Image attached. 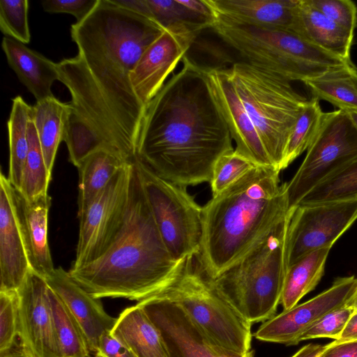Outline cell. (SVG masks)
<instances>
[{
	"mask_svg": "<svg viewBox=\"0 0 357 357\" xmlns=\"http://www.w3.org/2000/svg\"><path fill=\"white\" fill-rule=\"evenodd\" d=\"M164 31L154 20L111 0H98L71 26L78 53L56 63V68L71 96L63 141L75 167L100 149L127 164L136 160L146 107L133 91L130 73Z\"/></svg>",
	"mask_w": 357,
	"mask_h": 357,
	"instance_id": "obj_1",
	"label": "cell"
},
{
	"mask_svg": "<svg viewBox=\"0 0 357 357\" xmlns=\"http://www.w3.org/2000/svg\"><path fill=\"white\" fill-rule=\"evenodd\" d=\"M148 105L136 160L178 185L210 182L217 160L234 150L206 69L187 56Z\"/></svg>",
	"mask_w": 357,
	"mask_h": 357,
	"instance_id": "obj_2",
	"label": "cell"
},
{
	"mask_svg": "<svg viewBox=\"0 0 357 357\" xmlns=\"http://www.w3.org/2000/svg\"><path fill=\"white\" fill-rule=\"evenodd\" d=\"M186 261L176 260L166 248L134 163L120 231L102 256L68 273L96 298H123L138 303L171 286Z\"/></svg>",
	"mask_w": 357,
	"mask_h": 357,
	"instance_id": "obj_3",
	"label": "cell"
},
{
	"mask_svg": "<svg viewBox=\"0 0 357 357\" xmlns=\"http://www.w3.org/2000/svg\"><path fill=\"white\" fill-rule=\"evenodd\" d=\"M280 171L257 166L202 207L195 258L213 280L245 256L286 215L288 201Z\"/></svg>",
	"mask_w": 357,
	"mask_h": 357,
	"instance_id": "obj_4",
	"label": "cell"
},
{
	"mask_svg": "<svg viewBox=\"0 0 357 357\" xmlns=\"http://www.w3.org/2000/svg\"><path fill=\"white\" fill-rule=\"evenodd\" d=\"M215 16L211 29L245 62L291 82L357 72L351 60L328 53L291 31L238 24Z\"/></svg>",
	"mask_w": 357,
	"mask_h": 357,
	"instance_id": "obj_5",
	"label": "cell"
},
{
	"mask_svg": "<svg viewBox=\"0 0 357 357\" xmlns=\"http://www.w3.org/2000/svg\"><path fill=\"white\" fill-rule=\"evenodd\" d=\"M293 210L245 256L213 280L217 291L248 322L266 321L281 302L288 268L287 243Z\"/></svg>",
	"mask_w": 357,
	"mask_h": 357,
	"instance_id": "obj_6",
	"label": "cell"
},
{
	"mask_svg": "<svg viewBox=\"0 0 357 357\" xmlns=\"http://www.w3.org/2000/svg\"><path fill=\"white\" fill-rule=\"evenodd\" d=\"M229 69L273 166L280 172L289 135L307 100L291 82L245 61Z\"/></svg>",
	"mask_w": 357,
	"mask_h": 357,
	"instance_id": "obj_7",
	"label": "cell"
},
{
	"mask_svg": "<svg viewBox=\"0 0 357 357\" xmlns=\"http://www.w3.org/2000/svg\"><path fill=\"white\" fill-rule=\"evenodd\" d=\"M194 257L186 261L176 280L157 295L178 304L221 346L241 354L250 351L251 324L217 291L199 264L194 266Z\"/></svg>",
	"mask_w": 357,
	"mask_h": 357,
	"instance_id": "obj_8",
	"label": "cell"
},
{
	"mask_svg": "<svg viewBox=\"0 0 357 357\" xmlns=\"http://www.w3.org/2000/svg\"><path fill=\"white\" fill-rule=\"evenodd\" d=\"M143 189L161 238L178 261L197 256L202 238V207L187 191L135 160Z\"/></svg>",
	"mask_w": 357,
	"mask_h": 357,
	"instance_id": "obj_9",
	"label": "cell"
},
{
	"mask_svg": "<svg viewBox=\"0 0 357 357\" xmlns=\"http://www.w3.org/2000/svg\"><path fill=\"white\" fill-rule=\"evenodd\" d=\"M357 158V129L341 109L324 112L306 155L286 185L288 211L328 176Z\"/></svg>",
	"mask_w": 357,
	"mask_h": 357,
	"instance_id": "obj_10",
	"label": "cell"
},
{
	"mask_svg": "<svg viewBox=\"0 0 357 357\" xmlns=\"http://www.w3.org/2000/svg\"><path fill=\"white\" fill-rule=\"evenodd\" d=\"M133 164L114 176L79 218L75 259L70 269L84 266L102 256L120 231L130 193Z\"/></svg>",
	"mask_w": 357,
	"mask_h": 357,
	"instance_id": "obj_11",
	"label": "cell"
},
{
	"mask_svg": "<svg viewBox=\"0 0 357 357\" xmlns=\"http://www.w3.org/2000/svg\"><path fill=\"white\" fill-rule=\"evenodd\" d=\"M356 220L357 200L297 206L288 229V267L314 250L332 247Z\"/></svg>",
	"mask_w": 357,
	"mask_h": 357,
	"instance_id": "obj_12",
	"label": "cell"
},
{
	"mask_svg": "<svg viewBox=\"0 0 357 357\" xmlns=\"http://www.w3.org/2000/svg\"><path fill=\"white\" fill-rule=\"evenodd\" d=\"M137 304L160 331L169 357H253L238 353L211 338L176 302L155 295Z\"/></svg>",
	"mask_w": 357,
	"mask_h": 357,
	"instance_id": "obj_13",
	"label": "cell"
},
{
	"mask_svg": "<svg viewBox=\"0 0 357 357\" xmlns=\"http://www.w3.org/2000/svg\"><path fill=\"white\" fill-rule=\"evenodd\" d=\"M17 294L21 349L30 357H62L45 278L31 269Z\"/></svg>",
	"mask_w": 357,
	"mask_h": 357,
	"instance_id": "obj_14",
	"label": "cell"
},
{
	"mask_svg": "<svg viewBox=\"0 0 357 357\" xmlns=\"http://www.w3.org/2000/svg\"><path fill=\"white\" fill-rule=\"evenodd\" d=\"M356 284L354 275L337 278L326 291L264 321L255 333V338L287 346L298 344L310 327L347 303Z\"/></svg>",
	"mask_w": 357,
	"mask_h": 357,
	"instance_id": "obj_15",
	"label": "cell"
},
{
	"mask_svg": "<svg viewBox=\"0 0 357 357\" xmlns=\"http://www.w3.org/2000/svg\"><path fill=\"white\" fill-rule=\"evenodd\" d=\"M206 69L213 96L236 144L235 151L257 166L275 168L237 93L229 69Z\"/></svg>",
	"mask_w": 357,
	"mask_h": 357,
	"instance_id": "obj_16",
	"label": "cell"
},
{
	"mask_svg": "<svg viewBox=\"0 0 357 357\" xmlns=\"http://www.w3.org/2000/svg\"><path fill=\"white\" fill-rule=\"evenodd\" d=\"M190 45L165 30L142 54L130 73V81L135 95L145 107L160 91Z\"/></svg>",
	"mask_w": 357,
	"mask_h": 357,
	"instance_id": "obj_17",
	"label": "cell"
},
{
	"mask_svg": "<svg viewBox=\"0 0 357 357\" xmlns=\"http://www.w3.org/2000/svg\"><path fill=\"white\" fill-rule=\"evenodd\" d=\"M31 267L13 200V187L0 175V291H18Z\"/></svg>",
	"mask_w": 357,
	"mask_h": 357,
	"instance_id": "obj_18",
	"label": "cell"
},
{
	"mask_svg": "<svg viewBox=\"0 0 357 357\" xmlns=\"http://www.w3.org/2000/svg\"><path fill=\"white\" fill-rule=\"evenodd\" d=\"M214 15L257 27L291 31L303 37L301 0H205Z\"/></svg>",
	"mask_w": 357,
	"mask_h": 357,
	"instance_id": "obj_19",
	"label": "cell"
},
{
	"mask_svg": "<svg viewBox=\"0 0 357 357\" xmlns=\"http://www.w3.org/2000/svg\"><path fill=\"white\" fill-rule=\"evenodd\" d=\"M45 280L79 323L94 356L100 337L111 332L116 318L108 314L100 299L92 296L62 267L55 268Z\"/></svg>",
	"mask_w": 357,
	"mask_h": 357,
	"instance_id": "obj_20",
	"label": "cell"
},
{
	"mask_svg": "<svg viewBox=\"0 0 357 357\" xmlns=\"http://www.w3.org/2000/svg\"><path fill=\"white\" fill-rule=\"evenodd\" d=\"M13 200L31 269L45 278L55 268L47 240L51 197L47 194L27 200L13 188Z\"/></svg>",
	"mask_w": 357,
	"mask_h": 357,
	"instance_id": "obj_21",
	"label": "cell"
},
{
	"mask_svg": "<svg viewBox=\"0 0 357 357\" xmlns=\"http://www.w3.org/2000/svg\"><path fill=\"white\" fill-rule=\"evenodd\" d=\"M1 47L10 67L37 101L54 96L51 87L59 80L56 63L9 37L3 38Z\"/></svg>",
	"mask_w": 357,
	"mask_h": 357,
	"instance_id": "obj_22",
	"label": "cell"
},
{
	"mask_svg": "<svg viewBox=\"0 0 357 357\" xmlns=\"http://www.w3.org/2000/svg\"><path fill=\"white\" fill-rule=\"evenodd\" d=\"M110 333L136 357H169L160 331L137 303L120 313Z\"/></svg>",
	"mask_w": 357,
	"mask_h": 357,
	"instance_id": "obj_23",
	"label": "cell"
},
{
	"mask_svg": "<svg viewBox=\"0 0 357 357\" xmlns=\"http://www.w3.org/2000/svg\"><path fill=\"white\" fill-rule=\"evenodd\" d=\"M300 17L305 39L328 53L351 61L354 34L328 19L310 0H301Z\"/></svg>",
	"mask_w": 357,
	"mask_h": 357,
	"instance_id": "obj_24",
	"label": "cell"
},
{
	"mask_svg": "<svg viewBox=\"0 0 357 357\" xmlns=\"http://www.w3.org/2000/svg\"><path fill=\"white\" fill-rule=\"evenodd\" d=\"M68 112V103L54 96L36 101L32 106V119L51 175L58 147L63 141Z\"/></svg>",
	"mask_w": 357,
	"mask_h": 357,
	"instance_id": "obj_25",
	"label": "cell"
},
{
	"mask_svg": "<svg viewBox=\"0 0 357 357\" xmlns=\"http://www.w3.org/2000/svg\"><path fill=\"white\" fill-rule=\"evenodd\" d=\"M127 163L112 153L100 149L86 156L79 172L78 217L105 188L117 172Z\"/></svg>",
	"mask_w": 357,
	"mask_h": 357,
	"instance_id": "obj_26",
	"label": "cell"
},
{
	"mask_svg": "<svg viewBox=\"0 0 357 357\" xmlns=\"http://www.w3.org/2000/svg\"><path fill=\"white\" fill-rule=\"evenodd\" d=\"M331 246L314 250L288 267L281 302L283 310L295 305L313 290L324 273L325 264Z\"/></svg>",
	"mask_w": 357,
	"mask_h": 357,
	"instance_id": "obj_27",
	"label": "cell"
},
{
	"mask_svg": "<svg viewBox=\"0 0 357 357\" xmlns=\"http://www.w3.org/2000/svg\"><path fill=\"white\" fill-rule=\"evenodd\" d=\"M146 1L153 20L190 45L204 29L211 28L215 21L192 13L178 0Z\"/></svg>",
	"mask_w": 357,
	"mask_h": 357,
	"instance_id": "obj_28",
	"label": "cell"
},
{
	"mask_svg": "<svg viewBox=\"0 0 357 357\" xmlns=\"http://www.w3.org/2000/svg\"><path fill=\"white\" fill-rule=\"evenodd\" d=\"M32 106L21 96L13 99L8 121L9 141V169L8 179L17 190L21 189L23 169L29 151L28 128Z\"/></svg>",
	"mask_w": 357,
	"mask_h": 357,
	"instance_id": "obj_29",
	"label": "cell"
},
{
	"mask_svg": "<svg viewBox=\"0 0 357 357\" xmlns=\"http://www.w3.org/2000/svg\"><path fill=\"white\" fill-rule=\"evenodd\" d=\"M49 296L61 356H91L86 337L76 319L50 287Z\"/></svg>",
	"mask_w": 357,
	"mask_h": 357,
	"instance_id": "obj_30",
	"label": "cell"
},
{
	"mask_svg": "<svg viewBox=\"0 0 357 357\" xmlns=\"http://www.w3.org/2000/svg\"><path fill=\"white\" fill-rule=\"evenodd\" d=\"M29 151L20 190L27 200H33L47 194L52 175L49 173L38 139L32 114L28 128Z\"/></svg>",
	"mask_w": 357,
	"mask_h": 357,
	"instance_id": "obj_31",
	"label": "cell"
},
{
	"mask_svg": "<svg viewBox=\"0 0 357 357\" xmlns=\"http://www.w3.org/2000/svg\"><path fill=\"white\" fill-rule=\"evenodd\" d=\"M319 99L307 100L289 135L281 170L287 168L296 158L307 150L321 126L324 113Z\"/></svg>",
	"mask_w": 357,
	"mask_h": 357,
	"instance_id": "obj_32",
	"label": "cell"
},
{
	"mask_svg": "<svg viewBox=\"0 0 357 357\" xmlns=\"http://www.w3.org/2000/svg\"><path fill=\"white\" fill-rule=\"evenodd\" d=\"M357 200V158L312 190L300 204Z\"/></svg>",
	"mask_w": 357,
	"mask_h": 357,
	"instance_id": "obj_33",
	"label": "cell"
},
{
	"mask_svg": "<svg viewBox=\"0 0 357 357\" xmlns=\"http://www.w3.org/2000/svg\"><path fill=\"white\" fill-rule=\"evenodd\" d=\"M314 97L342 111L357 110V75L344 74L305 81Z\"/></svg>",
	"mask_w": 357,
	"mask_h": 357,
	"instance_id": "obj_34",
	"label": "cell"
},
{
	"mask_svg": "<svg viewBox=\"0 0 357 357\" xmlns=\"http://www.w3.org/2000/svg\"><path fill=\"white\" fill-rule=\"evenodd\" d=\"M255 167L235 150L222 155L215 164L210 181L213 196L226 190Z\"/></svg>",
	"mask_w": 357,
	"mask_h": 357,
	"instance_id": "obj_35",
	"label": "cell"
},
{
	"mask_svg": "<svg viewBox=\"0 0 357 357\" xmlns=\"http://www.w3.org/2000/svg\"><path fill=\"white\" fill-rule=\"evenodd\" d=\"M27 0L0 1V29L6 37L28 44L31 34L28 24Z\"/></svg>",
	"mask_w": 357,
	"mask_h": 357,
	"instance_id": "obj_36",
	"label": "cell"
},
{
	"mask_svg": "<svg viewBox=\"0 0 357 357\" xmlns=\"http://www.w3.org/2000/svg\"><path fill=\"white\" fill-rule=\"evenodd\" d=\"M18 333L17 291H0V356L13 349Z\"/></svg>",
	"mask_w": 357,
	"mask_h": 357,
	"instance_id": "obj_37",
	"label": "cell"
},
{
	"mask_svg": "<svg viewBox=\"0 0 357 357\" xmlns=\"http://www.w3.org/2000/svg\"><path fill=\"white\" fill-rule=\"evenodd\" d=\"M355 311L351 307L345 305L331 311L310 327L302 335L300 342L319 337L337 340Z\"/></svg>",
	"mask_w": 357,
	"mask_h": 357,
	"instance_id": "obj_38",
	"label": "cell"
},
{
	"mask_svg": "<svg viewBox=\"0 0 357 357\" xmlns=\"http://www.w3.org/2000/svg\"><path fill=\"white\" fill-rule=\"evenodd\" d=\"M325 16L354 34L357 24V7L350 0H310Z\"/></svg>",
	"mask_w": 357,
	"mask_h": 357,
	"instance_id": "obj_39",
	"label": "cell"
},
{
	"mask_svg": "<svg viewBox=\"0 0 357 357\" xmlns=\"http://www.w3.org/2000/svg\"><path fill=\"white\" fill-rule=\"evenodd\" d=\"M98 0H46L42 1L45 12L50 13H69L77 20H84L94 8Z\"/></svg>",
	"mask_w": 357,
	"mask_h": 357,
	"instance_id": "obj_40",
	"label": "cell"
},
{
	"mask_svg": "<svg viewBox=\"0 0 357 357\" xmlns=\"http://www.w3.org/2000/svg\"><path fill=\"white\" fill-rule=\"evenodd\" d=\"M95 356L99 357H136L124 344L114 337L110 332L100 338Z\"/></svg>",
	"mask_w": 357,
	"mask_h": 357,
	"instance_id": "obj_41",
	"label": "cell"
},
{
	"mask_svg": "<svg viewBox=\"0 0 357 357\" xmlns=\"http://www.w3.org/2000/svg\"><path fill=\"white\" fill-rule=\"evenodd\" d=\"M319 357H357V340L338 342L334 340L326 345Z\"/></svg>",
	"mask_w": 357,
	"mask_h": 357,
	"instance_id": "obj_42",
	"label": "cell"
},
{
	"mask_svg": "<svg viewBox=\"0 0 357 357\" xmlns=\"http://www.w3.org/2000/svg\"><path fill=\"white\" fill-rule=\"evenodd\" d=\"M178 2L192 13L211 20H215L213 11L205 0H178Z\"/></svg>",
	"mask_w": 357,
	"mask_h": 357,
	"instance_id": "obj_43",
	"label": "cell"
},
{
	"mask_svg": "<svg viewBox=\"0 0 357 357\" xmlns=\"http://www.w3.org/2000/svg\"><path fill=\"white\" fill-rule=\"evenodd\" d=\"M116 6L151 19L146 0H111ZM152 20V19H151Z\"/></svg>",
	"mask_w": 357,
	"mask_h": 357,
	"instance_id": "obj_44",
	"label": "cell"
},
{
	"mask_svg": "<svg viewBox=\"0 0 357 357\" xmlns=\"http://www.w3.org/2000/svg\"><path fill=\"white\" fill-rule=\"evenodd\" d=\"M335 340L338 342L357 340V311L351 314L340 337Z\"/></svg>",
	"mask_w": 357,
	"mask_h": 357,
	"instance_id": "obj_45",
	"label": "cell"
},
{
	"mask_svg": "<svg viewBox=\"0 0 357 357\" xmlns=\"http://www.w3.org/2000/svg\"><path fill=\"white\" fill-rule=\"evenodd\" d=\"M325 348L326 345L310 343L303 347L291 357H319Z\"/></svg>",
	"mask_w": 357,
	"mask_h": 357,
	"instance_id": "obj_46",
	"label": "cell"
},
{
	"mask_svg": "<svg viewBox=\"0 0 357 357\" xmlns=\"http://www.w3.org/2000/svg\"><path fill=\"white\" fill-rule=\"evenodd\" d=\"M345 305L351 307L356 311H357V284L351 296H350Z\"/></svg>",
	"mask_w": 357,
	"mask_h": 357,
	"instance_id": "obj_47",
	"label": "cell"
},
{
	"mask_svg": "<svg viewBox=\"0 0 357 357\" xmlns=\"http://www.w3.org/2000/svg\"><path fill=\"white\" fill-rule=\"evenodd\" d=\"M0 357H30L26 354L21 349L20 350L11 349L8 353L1 355Z\"/></svg>",
	"mask_w": 357,
	"mask_h": 357,
	"instance_id": "obj_48",
	"label": "cell"
},
{
	"mask_svg": "<svg viewBox=\"0 0 357 357\" xmlns=\"http://www.w3.org/2000/svg\"><path fill=\"white\" fill-rule=\"evenodd\" d=\"M344 112L347 113L354 126L357 129V110H349Z\"/></svg>",
	"mask_w": 357,
	"mask_h": 357,
	"instance_id": "obj_49",
	"label": "cell"
},
{
	"mask_svg": "<svg viewBox=\"0 0 357 357\" xmlns=\"http://www.w3.org/2000/svg\"><path fill=\"white\" fill-rule=\"evenodd\" d=\"M90 357H99V356H95V355H94L93 356H90Z\"/></svg>",
	"mask_w": 357,
	"mask_h": 357,
	"instance_id": "obj_50",
	"label": "cell"
}]
</instances>
